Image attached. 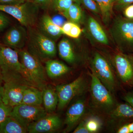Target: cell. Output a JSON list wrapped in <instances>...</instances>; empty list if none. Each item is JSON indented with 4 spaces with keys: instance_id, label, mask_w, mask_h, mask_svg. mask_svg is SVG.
Returning a JSON list of instances; mask_svg holds the SVG:
<instances>
[{
    "instance_id": "1",
    "label": "cell",
    "mask_w": 133,
    "mask_h": 133,
    "mask_svg": "<svg viewBox=\"0 0 133 133\" xmlns=\"http://www.w3.org/2000/svg\"><path fill=\"white\" fill-rule=\"evenodd\" d=\"M0 70L3 83L35 87L20 61L17 50L5 45L0 46Z\"/></svg>"
},
{
    "instance_id": "2",
    "label": "cell",
    "mask_w": 133,
    "mask_h": 133,
    "mask_svg": "<svg viewBox=\"0 0 133 133\" xmlns=\"http://www.w3.org/2000/svg\"><path fill=\"white\" fill-rule=\"evenodd\" d=\"M27 29L28 51L42 62L54 58L57 52L55 41L45 36L34 27Z\"/></svg>"
},
{
    "instance_id": "3",
    "label": "cell",
    "mask_w": 133,
    "mask_h": 133,
    "mask_svg": "<svg viewBox=\"0 0 133 133\" xmlns=\"http://www.w3.org/2000/svg\"><path fill=\"white\" fill-rule=\"evenodd\" d=\"M110 33L119 51L133 52V20L117 16L111 26Z\"/></svg>"
},
{
    "instance_id": "4",
    "label": "cell",
    "mask_w": 133,
    "mask_h": 133,
    "mask_svg": "<svg viewBox=\"0 0 133 133\" xmlns=\"http://www.w3.org/2000/svg\"><path fill=\"white\" fill-rule=\"evenodd\" d=\"M19 59L35 87L43 91L48 85V76L42 62L26 49L17 50Z\"/></svg>"
},
{
    "instance_id": "5",
    "label": "cell",
    "mask_w": 133,
    "mask_h": 133,
    "mask_svg": "<svg viewBox=\"0 0 133 133\" xmlns=\"http://www.w3.org/2000/svg\"><path fill=\"white\" fill-rule=\"evenodd\" d=\"M39 8L33 1L30 0L19 5L0 4V11L12 16L27 29L35 27L37 23Z\"/></svg>"
},
{
    "instance_id": "6",
    "label": "cell",
    "mask_w": 133,
    "mask_h": 133,
    "mask_svg": "<svg viewBox=\"0 0 133 133\" xmlns=\"http://www.w3.org/2000/svg\"><path fill=\"white\" fill-rule=\"evenodd\" d=\"M92 72L112 93L118 87V78L114 68L109 61L98 52H95L91 61Z\"/></svg>"
},
{
    "instance_id": "7",
    "label": "cell",
    "mask_w": 133,
    "mask_h": 133,
    "mask_svg": "<svg viewBox=\"0 0 133 133\" xmlns=\"http://www.w3.org/2000/svg\"><path fill=\"white\" fill-rule=\"evenodd\" d=\"M91 77L90 93L94 107L101 112L108 114L117 103L112 93L92 72Z\"/></svg>"
},
{
    "instance_id": "8",
    "label": "cell",
    "mask_w": 133,
    "mask_h": 133,
    "mask_svg": "<svg viewBox=\"0 0 133 133\" xmlns=\"http://www.w3.org/2000/svg\"><path fill=\"white\" fill-rule=\"evenodd\" d=\"M87 87L86 80L83 76L69 84L57 86L55 88L58 97V110L64 109L73 98L83 93Z\"/></svg>"
},
{
    "instance_id": "9",
    "label": "cell",
    "mask_w": 133,
    "mask_h": 133,
    "mask_svg": "<svg viewBox=\"0 0 133 133\" xmlns=\"http://www.w3.org/2000/svg\"><path fill=\"white\" fill-rule=\"evenodd\" d=\"M47 114L42 105L21 104L13 108L10 116L28 129L30 124Z\"/></svg>"
},
{
    "instance_id": "10",
    "label": "cell",
    "mask_w": 133,
    "mask_h": 133,
    "mask_svg": "<svg viewBox=\"0 0 133 133\" xmlns=\"http://www.w3.org/2000/svg\"><path fill=\"white\" fill-rule=\"evenodd\" d=\"M113 63L118 79L124 84L133 86V55L119 51L114 56Z\"/></svg>"
},
{
    "instance_id": "11",
    "label": "cell",
    "mask_w": 133,
    "mask_h": 133,
    "mask_svg": "<svg viewBox=\"0 0 133 133\" xmlns=\"http://www.w3.org/2000/svg\"><path fill=\"white\" fill-rule=\"evenodd\" d=\"M62 126V121L58 115L47 114L30 124L28 128L29 133H51L58 131Z\"/></svg>"
},
{
    "instance_id": "12",
    "label": "cell",
    "mask_w": 133,
    "mask_h": 133,
    "mask_svg": "<svg viewBox=\"0 0 133 133\" xmlns=\"http://www.w3.org/2000/svg\"><path fill=\"white\" fill-rule=\"evenodd\" d=\"M26 29L22 25L10 28L3 38L5 45L17 50L23 49L28 40V30Z\"/></svg>"
},
{
    "instance_id": "13",
    "label": "cell",
    "mask_w": 133,
    "mask_h": 133,
    "mask_svg": "<svg viewBox=\"0 0 133 133\" xmlns=\"http://www.w3.org/2000/svg\"><path fill=\"white\" fill-rule=\"evenodd\" d=\"M86 109L85 102L82 99L78 100L69 107L65 114L66 127L64 132H69L78 125L85 113Z\"/></svg>"
},
{
    "instance_id": "14",
    "label": "cell",
    "mask_w": 133,
    "mask_h": 133,
    "mask_svg": "<svg viewBox=\"0 0 133 133\" xmlns=\"http://www.w3.org/2000/svg\"><path fill=\"white\" fill-rule=\"evenodd\" d=\"M3 87L2 101L13 108L22 104L24 91L29 86L16 83H3Z\"/></svg>"
},
{
    "instance_id": "15",
    "label": "cell",
    "mask_w": 133,
    "mask_h": 133,
    "mask_svg": "<svg viewBox=\"0 0 133 133\" xmlns=\"http://www.w3.org/2000/svg\"><path fill=\"white\" fill-rule=\"evenodd\" d=\"M108 114L110 123L116 126L117 129L133 121V108L127 102L117 103Z\"/></svg>"
},
{
    "instance_id": "16",
    "label": "cell",
    "mask_w": 133,
    "mask_h": 133,
    "mask_svg": "<svg viewBox=\"0 0 133 133\" xmlns=\"http://www.w3.org/2000/svg\"><path fill=\"white\" fill-rule=\"evenodd\" d=\"M37 29L43 35L55 42L64 35L62 27L55 23L48 14L43 15L39 19Z\"/></svg>"
},
{
    "instance_id": "17",
    "label": "cell",
    "mask_w": 133,
    "mask_h": 133,
    "mask_svg": "<svg viewBox=\"0 0 133 133\" xmlns=\"http://www.w3.org/2000/svg\"><path fill=\"white\" fill-rule=\"evenodd\" d=\"M87 28L91 37L96 42L102 45L109 44V40L106 33L98 22L92 17H88Z\"/></svg>"
},
{
    "instance_id": "18",
    "label": "cell",
    "mask_w": 133,
    "mask_h": 133,
    "mask_svg": "<svg viewBox=\"0 0 133 133\" xmlns=\"http://www.w3.org/2000/svg\"><path fill=\"white\" fill-rule=\"evenodd\" d=\"M58 99L56 88L48 85L43 90V104L48 114H53L57 108Z\"/></svg>"
},
{
    "instance_id": "19",
    "label": "cell",
    "mask_w": 133,
    "mask_h": 133,
    "mask_svg": "<svg viewBox=\"0 0 133 133\" xmlns=\"http://www.w3.org/2000/svg\"><path fill=\"white\" fill-rule=\"evenodd\" d=\"M45 69L48 77L55 79L65 75L71 69L63 62L57 59H51L45 62Z\"/></svg>"
},
{
    "instance_id": "20",
    "label": "cell",
    "mask_w": 133,
    "mask_h": 133,
    "mask_svg": "<svg viewBox=\"0 0 133 133\" xmlns=\"http://www.w3.org/2000/svg\"><path fill=\"white\" fill-rule=\"evenodd\" d=\"M58 50L59 57L70 64L76 62V56L73 46L67 38H64L58 44Z\"/></svg>"
},
{
    "instance_id": "21",
    "label": "cell",
    "mask_w": 133,
    "mask_h": 133,
    "mask_svg": "<svg viewBox=\"0 0 133 133\" xmlns=\"http://www.w3.org/2000/svg\"><path fill=\"white\" fill-rule=\"evenodd\" d=\"M22 104L31 105H42L43 91L34 87H28L24 91Z\"/></svg>"
},
{
    "instance_id": "22",
    "label": "cell",
    "mask_w": 133,
    "mask_h": 133,
    "mask_svg": "<svg viewBox=\"0 0 133 133\" xmlns=\"http://www.w3.org/2000/svg\"><path fill=\"white\" fill-rule=\"evenodd\" d=\"M28 129L11 116L7 117L0 124V133H26Z\"/></svg>"
},
{
    "instance_id": "23",
    "label": "cell",
    "mask_w": 133,
    "mask_h": 133,
    "mask_svg": "<svg viewBox=\"0 0 133 133\" xmlns=\"http://www.w3.org/2000/svg\"><path fill=\"white\" fill-rule=\"evenodd\" d=\"M97 3L100 9L102 20L105 24L111 21L113 13V8L116 0H94Z\"/></svg>"
},
{
    "instance_id": "24",
    "label": "cell",
    "mask_w": 133,
    "mask_h": 133,
    "mask_svg": "<svg viewBox=\"0 0 133 133\" xmlns=\"http://www.w3.org/2000/svg\"><path fill=\"white\" fill-rule=\"evenodd\" d=\"M62 14L68 21L78 24L83 17V12L79 4L73 2L70 7Z\"/></svg>"
},
{
    "instance_id": "25",
    "label": "cell",
    "mask_w": 133,
    "mask_h": 133,
    "mask_svg": "<svg viewBox=\"0 0 133 133\" xmlns=\"http://www.w3.org/2000/svg\"><path fill=\"white\" fill-rule=\"evenodd\" d=\"M64 35L71 37L77 38L81 35L82 30L78 24L68 21L65 23L62 27Z\"/></svg>"
},
{
    "instance_id": "26",
    "label": "cell",
    "mask_w": 133,
    "mask_h": 133,
    "mask_svg": "<svg viewBox=\"0 0 133 133\" xmlns=\"http://www.w3.org/2000/svg\"><path fill=\"white\" fill-rule=\"evenodd\" d=\"M86 125L90 133L97 132L101 128L102 123L98 117L92 116L85 120Z\"/></svg>"
},
{
    "instance_id": "27",
    "label": "cell",
    "mask_w": 133,
    "mask_h": 133,
    "mask_svg": "<svg viewBox=\"0 0 133 133\" xmlns=\"http://www.w3.org/2000/svg\"><path fill=\"white\" fill-rule=\"evenodd\" d=\"M73 3L71 0H54L52 6L62 14L67 10Z\"/></svg>"
},
{
    "instance_id": "28",
    "label": "cell",
    "mask_w": 133,
    "mask_h": 133,
    "mask_svg": "<svg viewBox=\"0 0 133 133\" xmlns=\"http://www.w3.org/2000/svg\"><path fill=\"white\" fill-rule=\"evenodd\" d=\"M13 108L5 104L2 100H0V124L7 117L10 116Z\"/></svg>"
},
{
    "instance_id": "29",
    "label": "cell",
    "mask_w": 133,
    "mask_h": 133,
    "mask_svg": "<svg viewBox=\"0 0 133 133\" xmlns=\"http://www.w3.org/2000/svg\"><path fill=\"white\" fill-rule=\"evenodd\" d=\"M81 3L88 10L95 14L100 13L97 3L94 0H81Z\"/></svg>"
},
{
    "instance_id": "30",
    "label": "cell",
    "mask_w": 133,
    "mask_h": 133,
    "mask_svg": "<svg viewBox=\"0 0 133 133\" xmlns=\"http://www.w3.org/2000/svg\"><path fill=\"white\" fill-rule=\"evenodd\" d=\"M33 2L39 8L47 9L52 6L54 0H34Z\"/></svg>"
},
{
    "instance_id": "31",
    "label": "cell",
    "mask_w": 133,
    "mask_h": 133,
    "mask_svg": "<svg viewBox=\"0 0 133 133\" xmlns=\"http://www.w3.org/2000/svg\"><path fill=\"white\" fill-rule=\"evenodd\" d=\"M2 12L0 11V32L6 28L10 23L9 18Z\"/></svg>"
},
{
    "instance_id": "32",
    "label": "cell",
    "mask_w": 133,
    "mask_h": 133,
    "mask_svg": "<svg viewBox=\"0 0 133 133\" xmlns=\"http://www.w3.org/2000/svg\"><path fill=\"white\" fill-rule=\"evenodd\" d=\"M74 133H90L86 125L85 120H81L74 129Z\"/></svg>"
},
{
    "instance_id": "33",
    "label": "cell",
    "mask_w": 133,
    "mask_h": 133,
    "mask_svg": "<svg viewBox=\"0 0 133 133\" xmlns=\"http://www.w3.org/2000/svg\"><path fill=\"white\" fill-rule=\"evenodd\" d=\"M133 4V0H116L115 6L119 10H123L128 5Z\"/></svg>"
},
{
    "instance_id": "34",
    "label": "cell",
    "mask_w": 133,
    "mask_h": 133,
    "mask_svg": "<svg viewBox=\"0 0 133 133\" xmlns=\"http://www.w3.org/2000/svg\"><path fill=\"white\" fill-rule=\"evenodd\" d=\"M124 17L127 19L133 20V4L126 7L123 10Z\"/></svg>"
},
{
    "instance_id": "35",
    "label": "cell",
    "mask_w": 133,
    "mask_h": 133,
    "mask_svg": "<svg viewBox=\"0 0 133 133\" xmlns=\"http://www.w3.org/2000/svg\"><path fill=\"white\" fill-rule=\"evenodd\" d=\"M28 0H0V4L6 5H19Z\"/></svg>"
},
{
    "instance_id": "36",
    "label": "cell",
    "mask_w": 133,
    "mask_h": 133,
    "mask_svg": "<svg viewBox=\"0 0 133 133\" xmlns=\"http://www.w3.org/2000/svg\"><path fill=\"white\" fill-rule=\"evenodd\" d=\"M124 100L131 105L133 108V91L128 92L123 97Z\"/></svg>"
},
{
    "instance_id": "37",
    "label": "cell",
    "mask_w": 133,
    "mask_h": 133,
    "mask_svg": "<svg viewBox=\"0 0 133 133\" xmlns=\"http://www.w3.org/2000/svg\"><path fill=\"white\" fill-rule=\"evenodd\" d=\"M116 133H129V130L127 124H125L121 126L116 129Z\"/></svg>"
},
{
    "instance_id": "38",
    "label": "cell",
    "mask_w": 133,
    "mask_h": 133,
    "mask_svg": "<svg viewBox=\"0 0 133 133\" xmlns=\"http://www.w3.org/2000/svg\"><path fill=\"white\" fill-rule=\"evenodd\" d=\"M3 83L1 76H0V100H2L3 91Z\"/></svg>"
},
{
    "instance_id": "39",
    "label": "cell",
    "mask_w": 133,
    "mask_h": 133,
    "mask_svg": "<svg viewBox=\"0 0 133 133\" xmlns=\"http://www.w3.org/2000/svg\"><path fill=\"white\" fill-rule=\"evenodd\" d=\"M129 133H133V121L127 124Z\"/></svg>"
},
{
    "instance_id": "40",
    "label": "cell",
    "mask_w": 133,
    "mask_h": 133,
    "mask_svg": "<svg viewBox=\"0 0 133 133\" xmlns=\"http://www.w3.org/2000/svg\"><path fill=\"white\" fill-rule=\"evenodd\" d=\"M72 2L76 3H78L79 4V3H81V0H71Z\"/></svg>"
},
{
    "instance_id": "41",
    "label": "cell",
    "mask_w": 133,
    "mask_h": 133,
    "mask_svg": "<svg viewBox=\"0 0 133 133\" xmlns=\"http://www.w3.org/2000/svg\"><path fill=\"white\" fill-rule=\"evenodd\" d=\"M0 76H1V70H0Z\"/></svg>"
},
{
    "instance_id": "42",
    "label": "cell",
    "mask_w": 133,
    "mask_h": 133,
    "mask_svg": "<svg viewBox=\"0 0 133 133\" xmlns=\"http://www.w3.org/2000/svg\"><path fill=\"white\" fill-rule=\"evenodd\" d=\"M1 45H2V44H1V43H0V46H1Z\"/></svg>"
}]
</instances>
